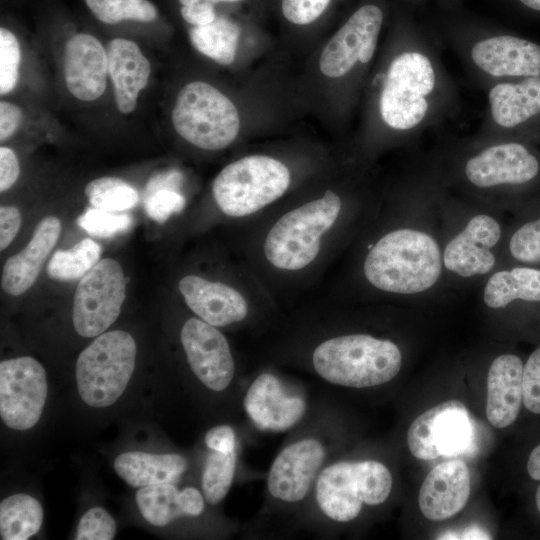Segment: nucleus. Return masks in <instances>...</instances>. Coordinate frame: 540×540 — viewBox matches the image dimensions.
<instances>
[{"mask_svg":"<svg viewBox=\"0 0 540 540\" xmlns=\"http://www.w3.org/2000/svg\"><path fill=\"white\" fill-rule=\"evenodd\" d=\"M391 488L392 476L384 464L373 460L344 461L320 473L316 500L330 519L347 522L359 515L363 504L383 503Z\"/></svg>","mask_w":540,"mask_h":540,"instance_id":"nucleus-6","label":"nucleus"},{"mask_svg":"<svg viewBox=\"0 0 540 540\" xmlns=\"http://www.w3.org/2000/svg\"><path fill=\"white\" fill-rule=\"evenodd\" d=\"M527 10L540 13V0H517Z\"/></svg>","mask_w":540,"mask_h":540,"instance_id":"nucleus-50","label":"nucleus"},{"mask_svg":"<svg viewBox=\"0 0 540 540\" xmlns=\"http://www.w3.org/2000/svg\"><path fill=\"white\" fill-rule=\"evenodd\" d=\"M460 539H490L489 534L478 527H468L460 534Z\"/></svg>","mask_w":540,"mask_h":540,"instance_id":"nucleus-49","label":"nucleus"},{"mask_svg":"<svg viewBox=\"0 0 540 540\" xmlns=\"http://www.w3.org/2000/svg\"><path fill=\"white\" fill-rule=\"evenodd\" d=\"M501 237V226L486 214L475 215L446 245L445 267L461 277L488 273L495 265L491 248Z\"/></svg>","mask_w":540,"mask_h":540,"instance_id":"nucleus-17","label":"nucleus"},{"mask_svg":"<svg viewBox=\"0 0 540 540\" xmlns=\"http://www.w3.org/2000/svg\"><path fill=\"white\" fill-rule=\"evenodd\" d=\"M519 300L540 303V269L518 266L495 272L484 289V302L491 308H504Z\"/></svg>","mask_w":540,"mask_h":540,"instance_id":"nucleus-28","label":"nucleus"},{"mask_svg":"<svg viewBox=\"0 0 540 540\" xmlns=\"http://www.w3.org/2000/svg\"><path fill=\"white\" fill-rule=\"evenodd\" d=\"M535 504H536L538 512L540 513V485L538 486L535 493Z\"/></svg>","mask_w":540,"mask_h":540,"instance_id":"nucleus-51","label":"nucleus"},{"mask_svg":"<svg viewBox=\"0 0 540 540\" xmlns=\"http://www.w3.org/2000/svg\"><path fill=\"white\" fill-rule=\"evenodd\" d=\"M85 195L92 207L111 212L131 209L139 201L135 188L117 177H101L90 181L85 187Z\"/></svg>","mask_w":540,"mask_h":540,"instance_id":"nucleus-32","label":"nucleus"},{"mask_svg":"<svg viewBox=\"0 0 540 540\" xmlns=\"http://www.w3.org/2000/svg\"><path fill=\"white\" fill-rule=\"evenodd\" d=\"M473 426L465 405L458 400L440 403L419 415L410 425L407 444L421 460L463 454L472 443Z\"/></svg>","mask_w":540,"mask_h":540,"instance_id":"nucleus-10","label":"nucleus"},{"mask_svg":"<svg viewBox=\"0 0 540 540\" xmlns=\"http://www.w3.org/2000/svg\"><path fill=\"white\" fill-rule=\"evenodd\" d=\"M464 173L479 188L528 187L539 183L540 156L525 142H502L471 157Z\"/></svg>","mask_w":540,"mask_h":540,"instance_id":"nucleus-12","label":"nucleus"},{"mask_svg":"<svg viewBox=\"0 0 540 540\" xmlns=\"http://www.w3.org/2000/svg\"><path fill=\"white\" fill-rule=\"evenodd\" d=\"M382 22L383 13L376 5L367 4L355 11L323 49L321 72L339 78L357 62L368 63L374 55Z\"/></svg>","mask_w":540,"mask_h":540,"instance_id":"nucleus-13","label":"nucleus"},{"mask_svg":"<svg viewBox=\"0 0 540 540\" xmlns=\"http://www.w3.org/2000/svg\"><path fill=\"white\" fill-rule=\"evenodd\" d=\"M436 86V70L425 53H400L389 66L380 95L382 120L395 130L416 128L427 117Z\"/></svg>","mask_w":540,"mask_h":540,"instance_id":"nucleus-8","label":"nucleus"},{"mask_svg":"<svg viewBox=\"0 0 540 540\" xmlns=\"http://www.w3.org/2000/svg\"><path fill=\"white\" fill-rule=\"evenodd\" d=\"M22 224L19 210L14 206L0 207V249L3 251L13 241Z\"/></svg>","mask_w":540,"mask_h":540,"instance_id":"nucleus-42","label":"nucleus"},{"mask_svg":"<svg viewBox=\"0 0 540 540\" xmlns=\"http://www.w3.org/2000/svg\"><path fill=\"white\" fill-rule=\"evenodd\" d=\"M527 473L536 481H540V444L535 446L527 459Z\"/></svg>","mask_w":540,"mask_h":540,"instance_id":"nucleus-48","label":"nucleus"},{"mask_svg":"<svg viewBox=\"0 0 540 540\" xmlns=\"http://www.w3.org/2000/svg\"><path fill=\"white\" fill-rule=\"evenodd\" d=\"M488 102L499 127L540 140V76L498 83L489 90Z\"/></svg>","mask_w":540,"mask_h":540,"instance_id":"nucleus-15","label":"nucleus"},{"mask_svg":"<svg viewBox=\"0 0 540 540\" xmlns=\"http://www.w3.org/2000/svg\"><path fill=\"white\" fill-rule=\"evenodd\" d=\"M136 342L122 330L98 335L79 355L76 381L81 399L96 408L114 404L132 376Z\"/></svg>","mask_w":540,"mask_h":540,"instance_id":"nucleus-4","label":"nucleus"},{"mask_svg":"<svg viewBox=\"0 0 540 540\" xmlns=\"http://www.w3.org/2000/svg\"><path fill=\"white\" fill-rule=\"evenodd\" d=\"M441 269L437 242L413 229H398L381 237L364 262V274L371 285L397 294L428 290L438 281Z\"/></svg>","mask_w":540,"mask_h":540,"instance_id":"nucleus-1","label":"nucleus"},{"mask_svg":"<svg viewBox=\"0 0 540 540\" xmlns=\"http://www.w3.org/2000/svg\"><path fill=\"white\" fill-rule=\"evenodd\" d=\"M523 368L521 358L503 354L493 360L487 376L486 416L496 428L513 424L523 404Z\"/></svg>","mask_w":540,"mask_h":540,"instance_id":"nucleus-23","label":"nucleus"},{"mask_svg":"<svg viewBox=\"0 0 540 540\" xmlns=\"http://www.w3.org/2000/svg\"><path fill=\"white\" fill-rule=\"evenodd\" d=\"M106 51L116 107L122 114L132 113L148 84L150 62L134 41L125 38L112 39Z\"/></svg>","mask_w":540,"mask_h":540,"instance_id":"nucleus-24","label":"nucleus"},{"mask_svg":"<svg viewBox=\"0 0 540 540\" xmlns=\"http://www.w3.org/2000/svg\"><path fill=\"white\" fill-rule=\"evenodd\" d=\"M205 443L213 451L231 453L235 451V433L227 425L216 426L207 432Z\"/></svg>","mask_w":540,"mask_h":540,"instance_id":"nucleus-45","label":"nucleus"},{"mask_svg":"<svg viewBox=\"0 0 540 540\" xmlns=\"http://www.w3.org/2000/svg\"><path fill=\"white\" fill-rule=\"evenodd\" d=\"M471 59L485 74L497 78L540 76V43L515 35H496L476 42Z\"/></svg>","mask_w":540,"mask_h":540,"instance_id":"nucleus-18","label":"nucleus"},{"mask_svg":"<svg viewBox=\"0 0 540 540\" xmlns=\"http://www.w3.org/2000/svg\"><path fill=\"white\" fill-rule=\"evenodd\" d=\"M171 119L176 132L204 150H221L237 137L240 119L235 105L209 83L194 81L178 93Z\"/></svg>","mask_w":540,"mask_h":540,"instance_id":"nucleus-5","label":"nucleus"},{"mask_svg":"<svg viewBox=\"0 0 540 540\" xmlns=\"http://www.w3.org/2000/svg\"><path fill=\"white\" fill-rule=\"evenodd\" d=\"M178 287L187 306L203 321L215 327L239 322L247 316L245 298L222 282L187 275L179 281Z\"/></svg>","mask_w":540,"mask_h":540,"instance_id":"nucleus-22","label":"nucleus"},{"mask_svg":"<svg viewBox=\"0 0 540 540\" xmlns=\"http://www.w3.org/2000/svg\"><path fill=\"white\" fill-rule=\"evenodd\" d=\"M290 184V172L280 161L264 156L243 157L216 176L212 193L228 216L253 214L280 198Z\"/></svg>","mask_w":540,"mask_h":540,"instance_id":"nucleus-7","label":"nucleus"},{"mask_svg":"<svg viewBox=\"0 0 540 540\" xmlns=\"http://www.w3.org/2000/svg\"><path fill=\"white\" fill-rule=\"evenodd\" d=\"M187 468L186 459L179 454H151L129 451L114 461L118 476L132 487H146L176 482Z\"/></svg>","mask_w":540,"mask_h":540,"instance_id":"nucleus-27","label":"nucleus"},{"mask_svg":"<svg viewBox=\"0 0 540 540\" xmlns=\"http://www.w3.org/2000/svg\"><path fill=\"white\" fill-rule=\"evenodd\" d=\"M136 503L143 518L158 527L180 516L200 515L204 510V500L197 489L186 487L179 491L173 483L141 487Z\"/></svg>","mask_w":540,"mask_h":540,"instance_id":"nucleus-26","label":"nucleus"},{"mask_svg":"<svg viewBox=\"0 0 540 540\" xmlns=\"http://www.w3.org/2000/svg\"><path fill=\"white\" fill-rule=\"evenodd\" d=\"M324 457V447L316 439L300 440L283 449L269 471L267 486L271 495L286 502L303 499Z\"/></svg>","mask_w":540,"mask_h":540,"instance_id":"nucleus-16","label":"nucleus"},{"mask_svg":"<svg viewBox=\"0 0 540 540\" xmlns=\"http://www.w3.org/2000/svg\"><path fill=\"white\" fill-rule=\"evenodd\" d=\"M470 495V473L458 459L435 466L425 477L418 497L419 508L429 520L441 521L460 512Z\"/></svg>","mask_w":540,"mask_h":540,"instance_id":"nucleus-20","label":"nucleus"},{"mask_svg":"<svg viewBox=\"0 0 540 540\" xmlns=\"http://www.w3.org/2000/svg\"><path fill=\"white\" fill-rule=\"evenodd\" d=\"M213 4L221 3V2H238L241 0H210Z\"/></svg>","mask_w":540,"mask_h":540,"instance_id":"nucleus-52","label":"nucleus"},{"mask_svg":"<svg viewBox=\"0 0 540 540\" xmlns=\"http://www.w3.org/2000/svg\"><path fill=\"white\" fill-rule=\"evenodd\" d=\"M186 200L178 191L159 189L145 196L144 208L147 215L158 223L165 222L172 214L181 212Z\"/></svg>","mask_w":540,"mask_h":540,"instance_id":"nucleus-39","label":"nucleus"},{"mask_svg":"<svg viewBox=\"0 0 540 540\" xmlns=\"http://www.w3.org/2000/svg\"><path fill=\"white\" fill-rule=\"evenodd\" d=\"M511 256L518 262L540 265V216L518 227L509 241Z\"/></svg>","mask_w":540,"mask_h":540,"instance_id":"nucleus-36","label":"nucleus"},{"mask_svg":"<svg viewBox=\"0 0 540 540\" xmlns=\"http://www.w3.org/2000/svg\"><path fill=\"white\" fill-rule=\"evenodd\" d=\"M101 246L84 238L68 250H57L47 265V275L58 281H75L85 276L100 260Z\"/></svg>","mask_w":540,"mask_h":540,"instance_id":"nucleus-31","label":"nucleus"},{"mask_svg":"<svg viewBox=\"0 0 540 540\" xmlns=\"http://www.w3.org/2000/svg\"><path fill=\"white\" fill-rule=\"evenodd\" d=\"M331 0H282L285 18L298 25L315 21L325 11Z\"/></svg>","mask_w":540,"mask_h":540,"instance_id":"nucleus-41","label":"nucleus"},{"mask_svg":"<svg viewBox=\"0 0 540 540\" xmlns=\"http://www.w3.org/2000/svg\"><path fill=\"white\" fill-rule=\"evenodd\" d=\"M236 468V452L213 451L206 459L202 474V490L210 504L219 503L228 493Z\"/></svg>","mask_w":540,"mask_h":540,"instance_id":"nucleus-34","label":"nucleus"},{"mask_svg":"<svg viewBox=\"0 0 540 540\" xmlns=\"http://www.w3.org/2000/svg\"><path fill=\"white\" fill-rule=\"evenodd\" d=\"M183 19L193 26H203L216 18L214 4L210 0H198L180 9Z\"/></svg>","mask_w":540,"mask_h":540,"instance_id":"nucleus-43","label":"nucleus"},{"mask_svg":"<svg viewBox=\"0 0 540 540\" xmlns=\"http://www.w3.org/2000/svg\"><path fill=\"white\" fill-rule=\"evenodd\" d=\"M21 51L16 36L7 28L0 29V93L6 95L17 85Z\"/></svg>","mask_w":540,"mask_h":540,"instance_id":"nucleus-37","label":"nucleus"},{"mask_svg":"<svg viewBox=\"0 0 540 540\" xmlns=\"http://www.w3.org/2000/svg\"><path fill=\"white\" fill-rule=\"evenodd\" d=\"M182 174L177 170H168L153 175L146 184L145 196L159 189L176 190L182 183Z\"/></svg>","mask_w":540,"mask_h":540,"instance_id":"nucleus-47","label":"nucleus"},{"mask_svg":"<svg viewBox=\"0 0 540 540\" xmlns=\"http://www.w3.org/2000/svg\"><path fill=\"white\" fill-rule=\"evenodd\" d=\"M41 504L27 494H14L0 503V535L3 540H26L41 528Z\"/></svg>","mask_w":540,"mask_h":540,"instance_id":"nucleus-30","label":"nucleus"},{"mask_svg":"<svg viewBox=\"0 0 540 540\" xmlns=\"http://www.w3.org/2000/svg\"><path fill=\"white\" fill-rule=\"evenodd\" d=\"M132 218L94 207L88 208L77 218V224L92 236L110 238L130 229Z\"/></svg>","mask_w":540,"mask_h":540,"instance_id":"nucleus-35","label":"nucleus"},{"mask_svg":"<svg viewBox=\"0 0 540 540\" xmlns=\"http://www.w3.org/2000/svg\"><path fill=\"white\" fill-rule=\"evenodd\" d=\"M22 119L21 109L8 101L0 102V141H6L19 127Z\"/></svg>","mask_w":540,"mask_h":540,"instance_id":"nucleus-46","label":"nucleus"},{"mask_svg":"<svg viewBox=\"0 0 540 540\" xmlns=\"http://www.w3.org/2000/svg\"><path fill=\"white\" fill-rule=\"evenodd\" d=\"M312 359L322 378L353 388L384 384L399 373L402 364L395 343L366 334L328 339L317 346Z\"/></svg>","mask_w":540,"mask_h":540,"instance_id":"nucleus-2","label":"nucleus"},{"mask_svg":"<svg viewBox=\"0 0 540 540\" xmlns=\"http://www.w3.org/2000/svg\"><path fill=\"white\" fill-rule=\"evenodd\" d=\"M116 533V523L111 515L101 507L89 509L80 519L77 540H111Z\"/></svg>","mask_w":540,"mask_h":540,"instance_id":"nucleus-38","label":"nucleus"},{"mask_svg":"<svg viewBox=\"0 0 540 540\" xmlns=\"http://www.w3.org/2000/svg\"><path fill=\"white\" fill-rule=\"evenodd\" d=\"M92 14L102 23L117 24L125 20L149 23L158 17L149 0H85Z\"/></svg>","mask_w":540,"mask_h":540,"instance_id":"nucleus-33","label":"nucleus"},{"mask_svg":"<svg viewBox=\"0 0 540 540\" xmlns=\"http://www.w3.org/2000/svg\"><path fill=\"white\" fill-rule=\"evenodd\" d=\"M107 51L93 35L78 33L66 43L64 79L68 91L82 101L99 98L106 89Z\"/></svg>","mask_w":540,"mask_h":540,"instance_id":"nucleus-19","label":"nucleus"},{"mask_svg":"<svg viewBox=\"0 0 540 540\" xmlns=\"http://www.w3.org/2000/svg\"><path fill=\"white\" fill-rule=\"evenodd\" d=\"M189 37L200 53L221 65H230L235 59L240 27L226 17L216 16L207 25L192 27Z\"/></svg>","mask_w":540,"mask_h":540,"instance_id":"nucleus-29","label":"nucleus"},{"mask_svg":"<svg viewBox=\"0 0 540 540\" xmlns=\"http://www.w3.org/2000/svg\"><path fill=\"white\" fill-rule=\"evenodd\" d=\"M20 174L19 161L14 151L6 146L0 147V191L11 188Z\"/></svg>","mask_w":540,"mask_h":540,"instance_id":"nucleus-44","label":"nucleus"},{"mask_svg":"<svg viewBox=\"0 0 540 540\" xmlns=\"http://www.w3.org/2000/svg\"><path fill=\"white\" fill-rule=\"evenodd\" d=\"M340 210L339 196L327 190L322 198L287 212L266 236V259L282 270L306 267L318 255L320 240L334 225Z\"/></svg>","mask_w":540,"mask_h":540,"instance_id":"nucleus-3","label":"nucleus"},{"mask_svg":"<svg viewBox=\"0 0 540 540\" xmlns=\"http://www.w3.org/2000/svg\"><path fill=\"white\" fill-rule=\"evenodd\" d=\"M187 361L195 376L213 391H222L231 383L235 365L229 344L215 326L188 319L180 333Z\"/></svg>","mask_w":540,"mask_h":540,"instance_id":"nucleus-14","label":"nucleus"},{"mask_svg":"<svg viewBox=\"0 0 540 540\" xmlns=\"http://www.w3.org/2000/svg\"><path fill=\"white\" fill-rule=\"evenodd\" d=\"M60 233L61 222L55 216H47L38 223L26 247L4 264L1 286L7 294L19 296L35 283Z\"/></svg>","mask_w":540,"mask_h":540,"instance_id":"nucleus-25","label":"nucleus"},{"mask_svg":"<svg viewBox=\"0 0 540 540\" xmlns=\"http://www.w3.org/2000/svg\"><path fill=\"white\" fill-rule=\"evenodd\" d=\"M47 397L44 367L29 356L0 363V416L8 427L24 431L39 421Z\"/></svg>","mask_w":540,"mask_h":540,"instance_id":"nucleus-11","label":"nucleus"},{"mask_svg":"<svg viewBox=\"0 0 540 540\" xmlns=\"http://www.w3.org/2000/svg\"><path fill=\"white\" fill-rule=\"evenodd\" d=\"M523 405L531 413L540 415V346L524 364Z\"/></svg>","mask_w":540,"mask_h":540,"instance_id":"nucleus-40","label":"nucleus"},{"mask_svg":"<svg viewBox=\"0 0 540 540\" xmlns=\"http://www.w3.org/2000/svg\"><path fill=\"white\" fill-rule=\"evenodd\" d=\"M126 298V278L114 259L100 260L80 282L73 301V325L83 337L104 333L118 318Z\"/></svg>","mask_w":540,"mask_h":540,"instance_id":"nucleus-9","label":"nucleus"},{"mask_svg":"<svg viewBox=\"0 0 540 540\" xmlns=\"http://www.w3.org/2000/svg\"><path fill=\"white\" fill-rule=\"evenodd\" d=\"M244 408L260 429L283 431L302 418L306 406L301 397L287 394L274 375L263 373L249 387Z\"/></svg>","mask_w":540,"mask_h":540,"instance_id":"nucleus-21","label":"nucleus"}]
</instances>
